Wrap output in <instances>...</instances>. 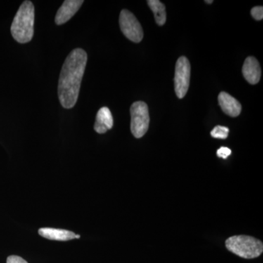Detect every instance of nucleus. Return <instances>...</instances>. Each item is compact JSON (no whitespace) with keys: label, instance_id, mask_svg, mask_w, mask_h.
<instances>
[{"label":"nucleus","instance_id":"nucleus-1","mask_svg":"<svg viewBox=\"0 0 263 263\" xmlns=\"http://www.w3.org/2000/svg\"><path fill=\"white\" fill-rule=\"evenodd\" d=\"M86 62L87 54L81 48L72 50L66 58L58 85L59 99L63 108L70 109L75 106Z\"/></svg>","mask_w":263,"mask_h":263},{"label":"nucleus","instance_id":"nucleus-2","mask_svg":"<svg viewBox=\"0 0 263 263\" xmlns=\"http://www.w3.org/2000/svg\"><path fill=\"white\" fill-rule=\"evenodd\" d=\"M34 7L32 2L24 1L12 23V36L19 43L32 41L34 35Z\"/></svg>","mask_w":263,"mask_h":263},{"label":"nucleus","instance_id":"nucleus-3","mask_svg":"<svg viewBox=\"0 0 263 263\" xmlns=\"http://www.w3.org/2000/svg\"><path fill=\"white\" fill-rule=\"evenodd\" d=\"M227 249L232 253L245 259L258 257L263 252L262 242L247 235H235L226 240Z\"/></svg>","mask_w":263,"mask_h":263},{"label":"nucleus","instance_id":"nucleus-4","mask_svg":"<svg viewBox=\"0 0 263 263\" xmlns=\"http://www.w3.org/2000/svg\"><path fill=\"white\" fill-rule=\"evenodd\" d=\"M130 129L133 136L141 138L149 127L150 117L148 105L144 102H135L130 107Z\"/></svg>","mask_w":263,"mask_h":263},{"label":"nucleus","instance_id":"nucleus-5","mask_svg":"<svg viewBox=\"0 0 263 263\" xmlns=\"http://www.w3.org/2000/svg\"><path fill=\"white\" fill-rule=\"evenodd\" d=\"M191 66L185 57H180L176 62L175 70L174 87L178 98L182 99L187 93L190 86Z\"/></svg>","mask_w":263,"mask_h":263},{"label":"nucleus","instance_id":"nucleus-6","mask_svg":"<svg viewBox=\"0 0 263 263\" xmlns=\"http://www.w3.org/2000/svg\"><path fill=\"white\" fill-rule=\"evenodd\" d=\"M121 30L125 37L134 43H140L143 40V31L136 17L127 10H122L119 16Z\"/></svg>","mask_w":263,"mask_h":263},{"label":"nucleus","instance_id":"nucleus-7","mask_svg":"<svg viewBox=\"0 0 263 263\" xmlns=\"http://www.w3.org/2000/svg\"><path fill=\"white\" fill-rule=\"evenodd\" d=\"M83 3V0H66L64 2L55 17L57 25H62L68 22L79 11Z\"/></svg>","mask_w":263,"mask_h":263},{"label":"nucleus","instance_id":"nucleus-8","mask_svg":"<svg viewBox=\"0 0 263 263\" xmlns=\"http://www.w3.org/2000/svg\"><path fill=\"white\" fill-rule=\"evenodd\" d=\"M218 100L221 110L227 115L231 117H236L240 115L241 112V105L231 95L222 91L218 96Z\"/></svg>","mask_w":263,"mask_h":263},{"label":"nucleus","instance_id":"nucleus-9","mask_svg":"<svg viewBox=\"0 0 263 263\" xmlns=\"http://www.w3.org/2000/svg\"><path fill=\"white\" fill-rule=\"evenodd\" d=\"M243 75L249 84H256L260 80L261 68L259 62L253 57H249L246 59L243 68Z\"/></svg>","mask_w":263,"mask_h":263},{"label":"nucleus","instance_id":"nucleus-10","mask_svg":"<svg viewBox=\"0 0 263 263\" xmlns=\"http://www.w3.org/2000/svg\"><path fill=\"white\" fill-rule=\"evenodd\" d=\"M114 126V119L111 112L107 107L99 110L97 114L94 129L99 134H104Z\"/></svg>","mask_w":263,"mask_h":263},{"label":"nucleus","instance_id":"nucleus-11","mask_svg":"<svg viewBox=\"0 0 263 263\" xmlns=\"http://www.w3.org/2000/svg\"><path fill=\"white\" fill-rule=\"evenodd\" d=\"M38 233L41 236L48 240L66 241L76 238V234L73 232L55 228H41L38 230Z\"/></svg>","mask_w":263,"mask_h":263},{"label":"nucleus","instance_id":"nucleus-12","mask_svg":"<svg viewBox=\"0 0 263 263\" xmlns=\"http://www.w3.org/2000/svg\"><path fill=\"white\" fill-rule=\"evenodd\" d=\"M147 3L155 15L157 24L159 26L164 25L166 22L165 6L159 0H148Z\"/></svg>","mask_w":263,"mask_h":263},{"label":"nucleus","instance_id":"nucleus-13","mask_svg":"<svg viewBox=\"0 0 263 263\" xmlns=\"http://www.w3.org/2000/svg\"><path fill=\"white\" fill-rule=\"evenodd\" d=\"M229 128L222 127V126H216L211 132V136L214 138L226 139L229 134Z\"/></svg>","mask_w":263,"mask_h":263},{"label":"nucleus","instance_id":"nucleus-14","mask_svg":"<svg viewBox=\"0 0 263 263\" xmlns=\"http://www.w3.org/2000/svg\"><path fill=\"white\" fill-rule=\"evenodd\" d=\"M251 14L254 19L257 21L262 20L263 18V8L262 6L254 7L251 10Z\"/></svg>","mask_w":263,"mask_h":263},{"label":"nucleus","instance_id":"nucleus-15","mask_svg":"<svg viewBox=\"0 0 263 263\" xmlns=\"http://www.w3.org/2000/svg\"><path fill=\"white\" fill-rule=\"evenodd\" d=\"M231 154V150H230L229 148H228V147H221V148H219V149L217 150V152H216V155H217L218 157H220V158L224 159V160L228 158Z\"/></svg>","mask_w":263,"mask_h":263},{"label":"nucleus","instance_id":"nucleus-16","mask_svg":"<svg viewBox=\"0 0 263 263\" xmlns=\"http://www.w3.org/2000/svg\"><path fill=\"white\" fill-rule=\"evenodd\" d=\"M7 263H28L25 259L22 258L18 256L11 255L9 256L7 259Z\"/></svg>","mask_w":263,"mask_h":263},{"label":"nucleus","instance_id":"nucleus-17","mask_svg":"<svg viewBox=\"0 0 263 263\" xmlns=\"http://www.w3.org/2000/svg\"><path fill=\"white\" fill-rule=\"evenodd\" d=\"M205 3H208V4H212L213 3V0H210V1H205Z\"/></svg>","mask_w":263,"mask_h":263},{"label":"nucleus","instance_id":"nucleus-18","mask_svg":"<svg viewBox=\"0 0 263 263\" xmlns=\"http://www.w3.org/2000/svg\"><path fill=\"white\" fill-rule=\"evenodd\" d=\"M80 235H76V238H78V239H79V238H80Z\"/></svg>","mask_w":263,"mask_h":263}]
</instances>
